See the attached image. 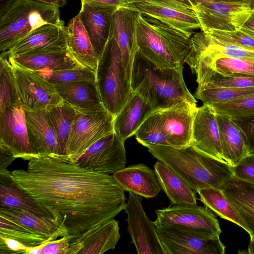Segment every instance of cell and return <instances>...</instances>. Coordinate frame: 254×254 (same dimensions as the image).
<instances>
[{
  "label": "cell",
  "instance_id": "43",
  "mask_svg": "<svg viewBox=\"0 0 254 254\" xmlns=\"http://www.w3.org/2000/svg\"><path fill=\"white\" fill-rule=\"evenodd\" d=\"M198 85L216 88L249 87L254 86V76L244 74H235L229 77L217 76Z\"/></svg>",
  "mask_w": 254,
  "mask_h": 254
},
{
  "label": "cell",
  "instance_id": "37",
  "mask_svg": "<svg viewBox=\"0 0 254 254\" xmlns=\"http://www.w3.org/2000/svg\"><path fill=\"white\" fill-rule=\"evenodd\" d=\"M254 93V86L244 88H216L198 85L194 96L203 104L225 102Z\"/></svg>",
  "mask_w": 254,
  "mask_h": 254
},
{
  "label": "cell",
  "instance_id": "49",
  "mask_svg": "<svg viewBox=\"0 0 254 254\" xmlns=\"http://www.w3.org/2000/svg\"><path fill=\"white\" fill-rule=\"evenodd\" d=\"M14 159L10 151L0 147V170L6 169Z\"/></svg>",
  "mask_w": 254,
  "mask_h": 254
},
{
  "label": "cell",
  "instance_id": "52",
  "mask_svg": "<svg viewBox=\"0 0 254 254\" xmlns=\"http://www.w3.org/2000/svg\"><path fill=\"white\" fill-rule=\"evenodd\" d=\"M14 0H0V14H2Z\"/></svg>",
  "mask_w": 254,
  "mask_h": 254
},
{
  "label": "cell",
  "instance_id": "39",
  "mask_svg": "<svg viewBox=\"0 0 254 254\" xmlns=\"http://www.w3.org/2000/svg\"><path fill=\"white\" fill-rule=\"evenodd\" d=\"M36 72L54 84L96 81L95 72L83 67L61 70H42Z\"/></svg>",
  "mask_w": 254,
  "mask_h": 254
},
{
  "label": "cell",
  "instance_id": "28",
  "mask_svg": "<svg viewBox=\"0 0 254 254\" xmlns=\"http://www.w3.org/2000/svg\"><path fill=\"white\" fill-rule=\"evenodd\" d=\"M68 50L82 67L96 72L99 56L96 53L79 13L72 18L66 27Z\"/></svg>",
  "mask_w": 254,
  "mask_h": 254
},
{
  "label": "cell",
  "instance_id": "24",
  "mask_svg": "<svg viewBox=\"0 0 254 254\" xmlns=\"http://www.w3.org/2000/svg\"><path fill=\"white\" fill-rule=\"evenodd\" d=\"M24 112L28 139L34 155L58 154L57 137L45 110Z\"/></svg>",
  "mask_w": 254,
  "mask_h": 254
},
{
  "label": "cell",
  "instance_id": "31",
  "mask_svg": "<svg viewBox=\"0 0 254 254\" xmlns=\"http://www.w3.org/2000/svg\"><path fill=\"white\" fill-rule=\"evenodd\" d=\"M154 168L161 188L172 203L196 204L195 192L178 173L159 160Z\"/></svg>",
  "mask_w": 254,
  "mask_h": 254
},
{
  "label": "cell",
  "instance_id": "26",
  "mask_svg": "<svg viewBox=\"0 0 254 254\" xmlns=\"http://www.w3.org/2000/svg\"><path fill=\"white\" fill-rule=\"evenodd\" d=\"M238 58L254 62V51L217 40L203 32L191 37V49L188 58L215 59Z\"/></svg>",
  "mask_w": 254,
  "mask_h": 254
},
{
  "label": "cell",
  "instance_id": "8",
  "mask_svg": "<svg viewBox=\"0 0 254 254\" xmlns=\"http://www.w3.org/2000/svg\"><path fill=\"white\" fill-rule=\"evenodd\" d=\"M123 7L158 19L190 36L200 28L189 0H124Z\"/></svg>",
  "mask_w": 254,
  "mask_h": 254
},
{
  "label": "cell",
  "instance_id": "12",
  "mask_svg": "<svg viewBox=\"0 0 254 254\" xmlns=\"http://www.w3.org/2000/svg\"><path fill=\"white\" fill-rule=\"evenodd\" d=\"M155 227L179 225L211 236H219L218 220L207 207L196 204L184 203L156 210Z\"/></svg>",
  "mask_w": 254,
  "mask_h": 254
},
{
  "label": "cell",
  "instance_id": "15",
  "mask_svg": "<svg viewBox=\"0 0 254 254\" xmlns=\"http://www.w3.org/2000/svg\"><path fill=\"white\" fill-rule=\"evenodd\" d=\"M0 147L24 160L34 155L27 134L24 110L19 102L0 112Z\"/></svg>",
  "mask_w": 254,
  "mask_h": 254
},
{
  "label": "cell",
  "instance_id": "3",
  "mask_svg": "<svg viewBox=\"0 0 254 254\" xmlns=\"http://www.w3.org/2000/svg\"><path fill=\"white\" fill-rule=\"evenodd\" d=\"M183 69L160 67L137 51L131 68L132 90L145 98L155 111L169 108L184 100L196 103L186 86Z\"/></svg>",
  "mask_w": 254,
  "mask_h": 254
},
{
  "label": "cell",
  "instance_id": "55",
  "mask_svg": "<svg viewBox=\"0 0 254 254\" xmlns=\"http://www.w3.org/2000/svg\"><path fill=\"white\" fill-rule=\"evenodd\" d=\"M246 0H210L215 2L236 3L246 1Z\"/></svg>",
  "mask_w": 254,
  "mask_h": 254
},
{
  "label": "cell",
  "instance_id": "50",
  "mask_svg": "<svg viewBox=\"0 0 254 254\" xmlns=\"http://www.w3.org/2000/svg\"><path fill=\"white\" fill-rule=\"evenodd\" d=\"M241 30L254 38V11L244 23Z\"/></svg>",
  "mask_w": 254,
  "mask_h": 254
},
{
  "label": "cell",
  "instance_id": "30",
  "mask_svg": "<svg viewBox=\"0 0 254 254\" xmlns=\"http://www.w3.org/2000/svg\"><path fill=\"white\" fill-rule=\"evenodd\" d=\"M120 237L119 222L114 218L92 228L72 243L80 246L78 254H102L115 249Z\"/></svg>",
  "mask_w": 254,
  "mask_h": 254
},
{
  "label": "cell",
  "instance_id": "48",
  "mask_svg": "<svg viewBox=\"0 0 254 254\" xmlns=\"http://www.w3.org/2000/svg\"><path fill=\"white\" fill-rule=\"evenodd\" d=\"M81 2L118 9L122 7L124 0H80Z\"/></svg>",
  "mask_w": 254,
  "mask_h": 254
},
{
  "label": "cell",
  "instance_id": "23",
  "mask_svg": "<svg viewBox=\"0 0 254 254\" xmlns=\"http://www.w3.org/2000/svg\"><path fill=\"white\" fill-rule=\"evenodd\" d=\"M154 111L145 98L132 91L125 104L114 117V132L125 143L128 138L135 134L140 126Z\"/></svg>",
  "mask_w": 254,
  "mask_h": 254
},
{
  "label": "cell",
  "instance_id": "10",
  "mask_svg": "<svg viewBox=\"0 0 254 254\" xmlns=\"http://www.w3.org/2000/svg\"><path fill=\"white\" fill-rule=\"evenodd\" d=\"M164 254H224L219 236H211L179 225L155 227Z\"/></svg>",
  "mask_w": 254,
  "mask_h": 254
},
{
  "label": "cell",
  "instance_id": "27",
  "mask_svg": "<svg viewBox=\"0 0 254 254\" xmlns=\"http://www.w3.org/2000/svg\"><path fill=\"white\" fill-rule=\"evenodd\" d=\"M220 189L254 236V184L233 175Z\"/></svg>",
  "mask_w": 254,
  "mask_h": 254
},
{
  "label": "cell",
  "instance_id": "54",
  "mask_svg": "<svg viewBox=\"0 0 254 254\" xmlns=\"http://www.w3.org/2000/svg\"><path fill=\"white\" fill-rule=\"evenodd\" d=\"M191 4L194 7L203 3L211 1L210 0H189Z\"/></svg>",
  "mask_w": 254,
  "mask_h": 254
},
{
  "label": "cell",
  "instance_id": "46",
  "mask_svg": "<svg viewBox=\"0 0 254 254\" xmlns=\"http://www.w3.org/2000/svg\"><path fill=\"white\" fill-rule=\"evenodd\" d=\"M28 248L16 240L0 236V254H25Z\"/></svg>",
  "mask_w": 254,
  "mask_h": 254
},
{
  "label": "cell",
  "instance_id": "22",
  "mask_svg": "<svg viewBox=\"0 0 254 254\" xmlns=\"http://www.w3.org/2000/svg\"><path fill=\"white\" fill-rule=\"evenodd\" d=\"M112 176L124 191L146 198L155 197L162 189L155 172L142 163L125 167Z\"/></svg>",
  "mask_w": 254,
  "mask_h": 254
},
{
  "label": "cell",
  "instance_id": "25",
  "mask_svg": "<svg viewBox=\"0 0 254 254\" xmlns=\"http://www.w3.org/2000/svg\"><path fill=\"white\" fill-rule=\"evenodd\" d=\"M0 207L19 209L40 217L56 219L51 212L17 186L7 169L0 170Z\"/></svg>",
  "mask_w": 254,
  "mask_h": 254
},
{
  "label": "cell",
  "instance_id": "14",
  "mask_svg": "<svg viewBox=\"0 0 254 254\" xmlns=\"http://www.w3.org/2000/svg\"><path fill=\"white\" fill-rule=\"evenodd\" d=\"M142 196L129 192L124 210L127 230L138 254H164L156 227L146 216Z\"/></svg>",
  "mask_w": 254,
  "mask_h": 254
},
{
  "label": "cell",
  "instance_id": "13",
  "mask_svg": "<svg viewBox=\"0 0 254 254\" xmlns=\"http://www.w3.org/2000/svg\"><path fill=\"white\" fill-rule=\"evenodd\" d=\"M127 163L125 143L114 132L88 147L75 164L98 173L111 175Z\"/></svg>",
  "mask_w": 254,
  "mask_h": 254
},
{
  "label": "cell",
  "instance_id": "36",
  "mask_svg": "<svg viewBox=\"0 0 254 254\" xmlns=\"http://www.w3.org/2000/svg\"><path fill=\"white\" fill-rule=\"evenodd\" d=\"M134 135L137 141L144 146L147 145L169 146L158 111L153 112L145 120Z\"/></svg>",
  "mask_w": 254,
  "mask_h": 254
},
{
  "label": "cell",
  "instance_id": "32",
  "mask_svg": "<svg viewBox=\"0 0 254 254\" xmlns=\"http://www.w3.org/2000/svg\"><path fill=\"white\" fill-rule=\"evenodd\" d=\"M0 216L20 224L38 234L53 240L67 236L66 230L56 219L40 217L19 209L1 207H0Z\"/></svg>",
  "mask_w": 254,
  "mask_h": 254
},
{
  "label": "cell",
  "instance_id": "5",
  "mask_svg": "<svg viewBox=\"0 0 254 254\" xmlns=\"http://www.w3.org/2000/svg\"><path fill=\"white\" fill-rule=\"evenodd\" d=\"M60 7L34 0H14L0 14V51L12 48L31 32L45 24L64 26Z\"/></svg>",
  "mask_w": 254,
  "mask_h": 254
},
{
  "label": "cell",
  "instance_id": "47",
  "mask_svg": "<svg viewBox=\"0 0 254 254\" xmlns=\"http://www.w3.org/2000/svg\"><path fill=\"white\" fill-rule=\"evenodd\" d=\"M70 244L67 236L51 241L44 246L43 254H67Z\"/></svg>",
  "mask_w": 254,
  "mask_h": 254
},
{
  "label": "cell",
  "instance_id": "9",
  "mask_svg": "<svg viewBox=\"0 0 254 254\" xmlns=\"http://www.w3.org/2000/svg\"><path fill=\"white\" fill-rule=\"evenodd\" d=\"M8 60L13 71L18 101L24 110H47L64 102L55 84L36 71L21 66L9 58Z\"/></svg>",
  "mask_w": 254,
  "mask_h": 254
},
{
  "label": "cell",
  "instance_id": "16",
  "mask_svg": "<svg viewBox=\"0 0 254 254\" xmlns=\"http://www.w3.org/2000/svg\"><path fill=\"white\" fill-rule=\"evenodd\" d=\"M196 103L184 100L159 112L169 146L181 148L191 145Z\"/></svg>",
  "mask_w": 254,
  "mask_h": 254
},
{
  "label": "cell",
  "instance_id": "29",
  "mask_svg": "<svg viewBox=\"0 0 254 254\" xmlns=\"http://www.w3.org/2000/svg\"><path fill=\"white\" fill-rule=\"evenodd\" d=\"M21 66L34 71H55L82 67L67 48L7 57Z\"/></svg>",
  "mask_w": 254,
  "mask_h": 254
},
{
  "label": "cell",
  "instance_id": "41",
  "mask_svg": "<svg viewBox=\"0 0 254 254\" xmlns=\"http://www.w3.org/2000/svg\"><path fill=\"white\" fill-rule=\"evenodd\" d=\"M18 102L14 75L8 61L7 65L0 69V112Z\"/></svg>",
  "mask_w": 254,
  "mask_h": 254
},
{
  "label": "cell",
  "instance_id": "34",
  "mask_svg": "<svg viewBox=\"0 0 254 254\" xmlns=\"http://www.w3.org/2000/svg\"><path fill=\"white\" fill-rule=\"evenodd\" d=\"M45 112L57 137L58 154L66 155L67 144L76 114L75 110L70 105L63 102L45 110Z\"/></svg>",
  "mask_w": 254,
  "mask_h": 254
},
{
  "label": "cell",
  "instance_id": "20",
  "mask_svg": "<svg viewBox=\"0 0 254 254\" xmlns=\"http://www.w3.org/2000/svg\"><path fill=\"white\" fill-rule=\"evenodd\" d=\"M116 10L112 7L81 2L79 12L80 19L99 58L109 40L112 16Z\"/></svg>",
  "mask_w": 254,
  "mask_h": 254
},
{
  "label": "cell",
  "instance_id": "21",
  "mask_svg": "<svg viewBox=\"0 0 254 254\" xmlns=\"http://www.w3.org/2000/svg\"><path fill=\"white\" fill-rule=\"evenodd\" d=\"M222 159L234 166L249 153L245 132L236 120L216 113Z\"/></svg>",
  "mask_w": 254,
  "mask_h": 254
},
{
  "label": "cell",
  "instance_id": "38",
  "mask_svg": "<svg viewBox=\"0 0 254 254\" xmlns=\"http://www.w3.org/2000/svg\"><path fill=\"white\" fill-rule=\"evenodd\" d=\"M0 236L17 240L28 247L38 246L54 240L0 216Z\"/></svg>",
  "mask_w": 254,
  "mask_h": 254
},
{
  "label": "cell",
  "instance_id": "53",
  "mask_svg": "<svg viewBox=\"0 0 254 254\" xmlns=\"http://www.w3.org/2000/svg\"><path fill=\"white\" fill-rule=\"evenodd\" d=\"M246 253L254 254V236L251 237V240Z\"/></svg>",
  "mask_w": 254,
  "mask_h": 254
},
{
  "label": "cell",
  "instance_id": "6",
  "mask_svg": "<svg viewBox=\"0 0 254 254\" xmlns=\"http://www.w3.org/2000/svg\"><path fill=\"white\" fill-rule=\"evenodd\" d=\"M96 83L102 103L114 117L132 93L123 64L119 46L110 32L95 72Z\"/></svg>",
  "mask_w": 254,
  "mask_h": 254
},
{
  "label": "cell",
  "instance_id": "51",
  "mask_svg": "<svg viewBox=\"0 0 254 254\" xmlns=\"http://www.w3.org/2000/svg\"><path fill=\"white\" fill-rule=\"evenodd\" d=\"M49 4L57 5L59 7H63L66 4V0H34Z\"/></svg>",
  "mask_w": 254,
  "mask_h": 254
},
{
  "label": "cell",
  "instance_id": "45",
  "mask_svg": "<svg viewBox=\"0 0 254 254\" xmlns=\"http://www.w3.org/2000/svg\"><path fill=\"white\" fill-rule=\"evenodd\" d=\"M234 118L245 132L249 153L254 152V115Z\"/></svg>",
  "mask_w": 254,
  "mask_h": 254
},
{
  "label": "cell",
  "instance_id": "4",
  "mask_svg": "<svg viewBox=\"0 0 254 254\" xmlns=\"http://www.w3.org/2000/svg\"><path fill=\"white\" fill-rule=\"evenodd\" d=\"M136 33L138 51L146 59L161 68H183L190 53L191 36L140 13Z\"/></svg>",
  "mask_w": 254,
  "mask_h": 254
},
{
  "label": "cell",
  "instance_id": "1",
  "mask_svg": "<svg viewBox=\"0 0 254 254\" xmlns=\"http://www.w3.org/2000/svg\"><path fill=\"white\" fill-rule=\"evenodd\" d=\"M11 176L24 192L51 212L70 243L124 210V191L112 175L82 168L66 155H34Z\"/></svg>",
  "mask_w": 254,
  "mask_h": 254
},
{
  "label": "cell",
  "instance_id": "2",
  "mask_svg": "<svg viewBox=\"0 0 254 254\" xmlns=\"http://www.w3.org/2000/svg\"><path fill=\"white\" fill-rule=\"evenodd\" d=\"M158 160L178 173L196 193L207 188L219 189L233 175L232 166L224 160L207 155L191 145L181 148L147 145Z\"/></svg>",
  "mask_w": 254,
  "mask_h": 254
},
{
  "label": "cell",
  "instance_id": "19",
  "mask_svg": "<svg viewBox=\"0 0 254 254\" xmlns=\"http://www.w3.org/2000/svg\"><path fill=\"white\" fill-rule=\"evenodd\" d=\"M191 145L207 155L224 160L216 112L208 105L198 107L193 123Z\"/></svg>",
  "mask_w": 254,
  "mask_h": 254
},
{
  "label": "cell",
  "instance_id": "35",
  "mask_svg": "<svg viewBox=\"0 0 254 254\" xmlns=\"http://www.w3.org/2000/svg\"><path fill=\"white\" fill-rule=\"evenodd\" d=\"M197 193L204 205L220 217L236 224L248 232V229L233 205L219 189H200Z\"/></svg>",
  "mask_w": 254,
  "mask_h": 254
},
{
  "label": "cell",
  "instance_id": "7",
  "mask_svg": "<svg viewBox=\"0 0 254 254\" xmlns=\"http://www.w3.org/2000/svg\"><path fill=\"white\" fill-rule=\"evenodd\" d=\"M73 108L76 114L67 144L66 155L75 163L91 145L114 132V116L105 107Z\"/></svg>",
  "mask_w": 254,
  "mask_h": 254
},
{
  "label": "cell",
  "instance_id": "11",
  "mask_svg": "<svg viewBox=\"0 0 254 254\" xmlns=\"http://www.w3.org/2000/svg\"><path fill=\"white\" fill-rule=\"evenodd\" d=\"M254 0L236 3L210 1L193 7L201 32L235 31L241 29L253 12Z\"/></svg>",
  "mask_w": 254,
  "mask_h": 254
},
{
  "label": "cell",
  "instance_id": "40",
  "mask_svg": "<svg viewBox=\"0 0 254 254\" xmlns=\"http://www.w3.org/2000/svg\"><path fill=\"white\" fill-rule=\"evenodd\" d=\"M217 113L237 118L254 115V93L235 100L209 105Z\"/></svg>",
  "mask_w": 254,
  "mask_h": 254
},
{
  "label": "cell",
  "instance_id": "18",
  "mask_svg": "<svg viewBox=\"0 0 254 254\" xmlns=\"http://www.w3.org/2000/svg\"><path fill=\"white\" fill-rule=\"evenodd\" d=\"M66 27L44 25L31 32L0 57H15L26 54L67 48Z\"/></svg>",
  "mask_w": 254,
  "mask_h": 254
},
{
  "label": "cell",
  "instance_id": "42",
  "mask_svg": "<svg viewBox=\"0 0 254 254\" xmlns=\"http://www.w3.org/2000/svg\"><path fill=\"white\" fill-rule=\"evenodd\" d=\"M204 33L219 41L254 51V38L241 29L235 31L210 30Z\"/></svg>",
  "mask_w": 254,
  "mask_h": 254
},
{
  "label": "cell",
  "instance_id": "44",
  "mask_svg": "<svg viewBox=\"0 0 254 254\" xmlns=\"http://www.w3.org/2000/svg\"><path fill=\"white\" fill-rule=\"evenodd\" d=\"M232 168L233 176L254 184V152L249 153Z\"/></svg>",
  "mask_w": 254,
  "mask_h": 254
},
{
  "label": "cell",
  "instance_id": "56",
  "mask_svg": "<svg viewBox=\"0 0 254 254\" xmlns=\"http://www.w3.org/2000/svg\"><path fill=\"white\" fill-rule=\"evenodd\" d=\"M253 11H254V1L253 5Z\"/></svg>",
  "mask_w": 254,
  "mask_h": 254
},
{
  "label": "cell",
  "instance_id": "33",
  "mask_svg": "<svg viewBox=\"0 0 254 254\" xmlns=\"http://www.w3.org/2000/svg\"><path fill=\"white\" fill-rule=\"evenodd\" d=\"M63 100L73 107L93 109L105 107L95 82H76L55 84Z\"/></svg>",
  "mask_w": 254,
  "mask_h": 254
},
{
  "label": "cell",
  "instance_id": "17",
  "mask_svg": "<svg viewBox=\"0 0 254 254\" xmlns=\"http://www.w3.org/2000/svg\"><path fill=\"white\" fill-rule=\"evenodd\" d=\"M139 13L122 7L114 12L112 19L111 33L120 49L123 64L130 84L132 65L138 51L136 21Z\"/></svg>",
  "mask_w": 254,
  "mask_h": 254
}]
</instances>
